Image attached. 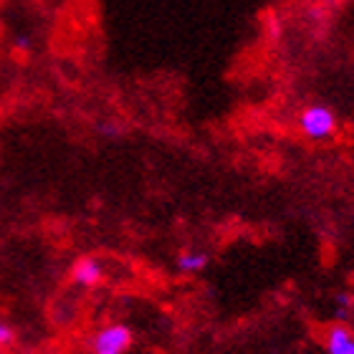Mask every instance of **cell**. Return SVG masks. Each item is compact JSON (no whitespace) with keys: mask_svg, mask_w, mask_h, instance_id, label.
Masks as SVG:
<instances>
[{"mask_svg":"<svg viewBox=\"0 0 354 354\" xmlns=\"http://www.w3.org/2000/svg\"><path fill=\"white\" fill-rule=\"evenodd\" d=\"M13 342V329L8 324H0V349H6Z\"/></svg>","mask_w":354,"mask_h":354,"instance_id":"8992f818","label":"cell"},{"mask_svg":"<svg viewBox=\"0 0 354 354\" xmlns=\"http://www.w3.org/2000/svg\"><path fill=\"white\" fill-rule=\"evenodd\" d=\"M299 127H301V132L306 134L309 140H326V137H332L334 129H337V117H334V111L329 109V106L314 104V106L301 111Z\"/></svg>","mask_w":354,"mask_h":354,"instance_id":"6da1fadb","label":"cell"},{"mask_svg":"<svg viewBox=\"0 0 354 354\" xmlns=\"http://www.w3.org/2000/svg\"><path fill=\"white\" fill-rule=\"evenodd\" d=\"M205 263H207L205 253H183V256H180V261H177L180 271H187V273L205 268Z\"/></svg>","mask_w":354,"mask_h":354,"instance_id":"5b68a950","label":"cell"},{"mask_svg":"<svg viewBox=\"0 0 354 354\" xmlns=\"http://www.w3.org/2000/svg\"><path fill=\"white\" fill-rule=\"evenodd\" d=\"M104 279V268L96 259H82L74 266V281L82 286H96Z\"/></svg>","mask_w":354,"mask_h":354,"instance_id":"3957f363","label":"cell"},{"mask_svg":"<svg viewBox=\"0 0 354 354\" xmlns=\"http://www.w3.org/2000/svg\"><path fill=\"white\" fill-rule=\"evenodd\" d=\"M329 352L332 354H354V339L344 326H334L329 332Z\"/></svg>","mask_w":354,"mask_h":354,"instance_id":"277c9868","label":"cell"},{"mask_svg":"<svg viewBox=\"0 0 354 354\" xmlns=\"http://www.w3.org/2000/svg\"><path fill=\"white\" fill-rule=\"evenodd\" d=\"M132 344V332L122 324H111L96 334L94 354H124Z\"/></svg>","mask_w":354,"mask_h":354,"instance_id":"7a4b0ae2","label":"cell"},{"mask_svg":"<svg viewBox=\"0 0 354 354\" xmlns=\"http://www.w3.org/2000/svg\"><path fill=\"white\" fill-rule=\"evenodd\" d=\"M15 48H21V51H28V48H30V38L28 36H15Z\"/></svg>","mask_w":354,"mask_h":354,"instance_id":"52a82bcc","label":"cell"}]
</instances>
